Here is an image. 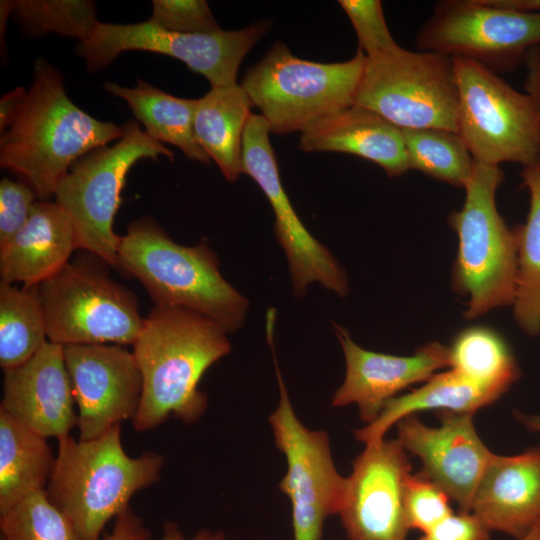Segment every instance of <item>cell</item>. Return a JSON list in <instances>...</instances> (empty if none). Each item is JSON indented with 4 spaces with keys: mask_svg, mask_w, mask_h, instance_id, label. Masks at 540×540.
Listing matches in <instances>:
<instances>
[{
    "mask_svg": "<svg viewBox=\"0 0 540 540\" xmlns=\"http://www.w3.org/2000/svg\"><path fill=\"white\" fill-rule=\"evenodd\" d=\"M227 332L210 318L181 307L154 306L133 343L143 382L142 397L132 425L153 430L173 416L197 422L208 406L200 379L231 351Z\"/></svg>",
    "mask_w": 540,
    "mask_h": 540,
    "instance_id": "obj_1",
    "label": "cell"
},
{
    "mask_svg": "<svg viewBox=\"0 0 540 540\" xmlns=\"http://www.w3.org/2000/svg\"><path fill=\"white\" fill-rule=\"evenodd\" d=\"M122 135V126L99 121L73 103L60 72L38 58L32 85L1 134L0 166L28 184L39 200H48L78 159Z\"/></svg>",
    "mask_w": 540,
    "mask_h": 540,
    "instance_id": "obj_2",
    "label": "cell"
},
{
    "mask_svg": "<svg viewBox=\"0 0 540 540\" xmlns=\"http://www.w3.org/2000/svg\"><path fill=\"white\" fill-rule=\"evenodd\" d=\"M219 268L207 244H178L151 217L131 222L119 239L118 270L136 278L155 306L193 310L233 333L243 327L249 301Z\"/></svg>",
    "mask_w": 540,
    "mask_h": 540,
    "instance_id": "obj_3",
    "label": "cell"
},
{
    "mask_svg": "<svg viewBox=\"0 0 540 540\" xmlns=\"http://www.w3.org/2000/svg\"><path fill=\"white\" fill-rule=\"evenodd\" d=\"M57 440L46 492L80 540H100L106 524L130 507L132 497L161 478L164 457L151 451L129 456L120 424L96 439L75 440L68 435Z\"/></svg>",
    "mask_w": 540,
    "mask_h": 540,
    "instance_id": "obj_4",
    "label": "cell"
},
{
    "mask_svg": "<svg viewBox=\"0 0 540 540\" xmlns=\"http://www.w3.org/2000/svg\"><path fill=\"white\" fill-rule=\"evenodd\" d=\"M503 179L500 166L474 161L463 206L448 217L458 237L452 284L457 294L467 298V319L513 305L515 299L516 231L507 226L496 205Z\"/></svg>",
    "mask_w": 540,
    "mask_h": 540,
    "instance_id": "obj_5",
    "label": "cell"
},
{
    "mask_svg": "<svg viewBox=\"0 0 540 540\" xmlns=\"http://www.w3.org/2000/svg\"><path fill=\"white\" fill-rule=\"evenodd\" d=\"M365 61L358 49L343 62H314L296 57L276 42L247 70L240 85L272 133H302L355 104Z\"/></svg>",
    "mask_w": 540,
    "mask_h": 540,
    "instance_id": "obj_6",
    "label": "cell"
},
{
    "mask_svg": "<svg viewBox=\"0 0 540 540\" xmlns=\"http://www.w3.org/2000/svg\"><path fill=\"white\" fill-rule=\"evenodd\" d=\"M109 265L85 252L37 286L48 341L66 345H133L144 318L135 294Z\"/></svg>",
    "mask_w": 540,
    "mask_h": 540,
    "instance_id": "obj_7",
    "label": "cell"
},
{
    "mask_svg": "<svg viewBox=\"0 0 540 540\" xmlns=\"http://www.w3.org/2000/svg\"><path fill=\"white\" fill-rule=\"evenodd\" d=\"M122 137L112 146L95 149L78 159L60 180L55 202L71 219L77 249L91 253L118 269L120 236L113 222L121 203L128 171L142 159L160 156L174 160L171 150L130 120Z\"/></svg>",
    "mask_w": 540,
    "mask_h": 540,
    "instance_id": "obj_8",
    "label": "cell"
},
{
    "mask_svg": "<svg viewBox=\"0 0 540 540\" xmlns=\"http://www.w3.org/2000/svg\"><path fill=\"white\" fill-rule=\"evenodd\" d=\"M354 105L374 111L401 129L458 133L454 59L401 46L366 57Z\"/></svg>",
    "mask_w": 540,
    "mask_h": 540,
    "instance_id": "obj_9",
    "label": "cell"
},
{
    "mask_svg": "<svg viewBox=\"0 0 540 540\" xmlns=\"http://www.w3.org/2000/svg\"><path fill=\"white\" fill-rule=\"evenodd\" d=\"M458 134L475 162L527 166L539 160L540 112L531 97L480 62L453 57Z\"/></svg>",
    "mask_w": 540,
    "mask_h": 540,
    "instance_id": "obj_10",
    "label": "cell"
},
{
    "mask_svg": "<svg viewBox=\"0 0 540 540\" xmlns=\"http://www.w3.org/2000/svg\"><path fill=\"white\" fill-rule=\"evenodd\" d=\"M269 29L270 22L262 21L239 30L186 34L165 30L148 20L136 24L98 22L78 43L76 53L92 72L107 68L123 52L159 53L182 61L203 75L211 87H219L237 84L242 60Z\"/></svg>",
    "mask_w": 540,
    "mask_h": 540,
    "instance_id": "obj_11",
    "label": "cell"
},
{
    "mask_svg": "<svg viewBox=\"0 0 540 540\" xmlns=\"http://www.w3.org/2000/svg\"><path fill=\"white\" fill-rule=\"evenodd\" d=\"M415 43L420 51L464 57L502 71L540 45V12L500 7L489 0H443L417 31Z\"/></svg>",
    "mask_w": 540,
    "mask_h": 540,
    "instance_id": "obj_12",
    "label": "cell"
},
{
    "mask_svg": "<svg viewBox=\"0 0 540 540\" xmlns=\"http://www.w3.org/2000/svg\"><path fill=\"white\" fill-rule=\"evenodd\" d=\"M274 362L280 399L269 423L287 460L279 489L291 502L293 540H322L326 518L343 507L348 480L335 468L328 434L310 430L298 419L275 356Z\"/></svg>",
    "mask_w": 540,
    "mask_h": 540,
    "instance_id": "obj_13",
    "label": "cell"
},
{
    "mask_svg": "<svg viewBox=\"0 0 540 540\" xmlns=\"http://www.w3.org/2000/svg\"><path fill=\"white\" fill-rule=\"evenodd\" d=\"M270 133L262 115H250L242 140V171L255 180L273 209L274 233L288 262L293 294L302 297L312 283L318 282L344 297L349 292L348 276L332 252L297 216L281 183Z\"/></svg>",
    "mask_w": 540,
    "mask_h": 540,
    "instance_id": "obj_14",
    "label": "cell"
},
{
    "mask_svg": "<svg viewBox=\"0 0 540 540\" xmlns=\"http://www.w3.org/2000/svg\"><path fill=\"white\" fill-rule=\"evenodd\" d=\"M80 440L100 437L138 411L143 382L132 351L117 344L66 345Z\"/></svg>",
    "mask_w": 540,
    "mask_h": 540,
    "instance_id": "obj_15",
    "label": "cell"
},
{
    "mask_svg": "<svg viewBox=\"0 0 540 540\" xmlns=\"http://www.w3.org/2000/svg\"><path fill=\"white\" fill-rule=\"evenodd\" d=\"M352 466L339 512L349 540H406L404 486L411 465L399 440L367 443Z\"/></svg>",
    "mask_w": 540,
    "mask_h": 540,
    "instance_id": "obj_16",
    "label": "cell"
},
{
    "mask_svg": "<svg viewBox=\"0 0 540 540\" xmlns=\"http://www.w3.org/2000/svg\"><path fill=\"white\" fill-rule=\"evenodd\" d=\"M441 424L429 427L414 415L398 421V440L419 457L426 477L454 500L460 511H471L479 481L492 452L476 432L472 413L441 411Z\"/></svg>",
    "mask_w": 540,
    "mask_h": 540,
    "instance_id": "obj_17",
    "label": "cell"
},
{
    "mask_svg": "<svg viewBox=\"0 0 540 540\" xmlns=\"http://www.w3.org/2000/svg\"><path fill=\"white\" fill-rule=\"evenodd\" d=\"M333 328L343 349L346 374L331 404H356L361 420L367 424L399 391L427 381L438 369L449 366V347L439 342H430L411 356H396L366 350L353 341L344 327L334 323Z\"/></svg>",
    "mask_w": 540,
    "mask_h": 540,
    "instance_id": "obj_18",
    "label": "cell"
},
{
    "mask_svg": "<svg viewBox=\"0 0 540 540\" xmlns=\"http://www.w3.org/2000/svg\"><path fill=\"white\" fill-rule=\"evenodd\" d=\"M3 372L0 410L46 439L77 427L64 346L48 341L27 362Z\"/></svg>",
    "mask_w": 540,
    "mask_h": 540,
    "instance_id": "obj_19",
    "label": "cell"
},
{
    "mask_svg": "<svg viewBox=\"0 0 540 540\" xmlns=\"http://www.w3.org/2000/svg\"><path fill=\"white\" fill-rule=\"evenodd\" d=\"M490 530L516 540L540 523V448L492 454L475 491L471 511Z\"/></svg>",
    "mask_w": 540,
    "mask_h": 540,
    "instance_id": "obj_20",
    "label": "cell"
},
{
    "mask_svg": "<svg viewBox=\"0 0 540 540\" xmlns=\"http://www.w3.org/2000/svg\"><path fill=\"white\" fill-rule=\"evenodd\" d=\"M77 249L70 217L56 202L38 200L25 225L0 245V283L36 287Z\"/></svg>",
    "mask_w": 540,
    "mask_h": 540,
    "instance_id": "obj_21",
    "label": "cell"
},
{
    "mask_svg": "<svg viewBox=\"0 0 540 540\" xmlns=\"http://www.w3.org/2000/svg\"><path fill=\"white\" fill-rule=\"evenodd\" d=\"M299 147L306 152L353 154L377 164L390 177L410 170L401 128L357 105L302 132Z\"/></svg>",
    "mask_w": 540,
    "mask_h": 540,
    "instance_id": "obj_22",
    "label": "cell"
},
{
    "mask_svg": "<svg viewBox=\"0 0 540 540\" xmlns=\"http://www.w3.org/2000/svg\"><path fill=\"white\" fill-rule=\"evenodd\" d=\"M253 106L240 84L212 87L197 99L194 135L224 177L236 181L242 171V140Z\"/></svg>",
    "mask_w": 540,
    "mask_h": 540,
    "instance_id": "obj_23",
    "label": "cell"
},
{
    "mask_svg": "<svg viewBox=\"0 0 540 540\" xmlns=\"http://www.w3.org/2000/svg\"><path fill=\"white\" fill-rule=\"evenodd\" d=\"M502 394L480 385L459 372L434 374L420 388L387 401L378 417L356 430V439L365 444L382 440L388 429L418 411L440 410L474 413L497 400Z\"/></svg>",
    "mask_w": 540,
    "mask_h": 540,
    "instance_id": "obj_24",
    "label": "cell"
},
{
    "mask_svg": "<svg viewBox=\"0 0 540 540\" xmlns=\"http://www.w3.org/2000/svg\"><path fill=\"white\" fill-rule=\"evenodd\" d=\"M55 459L46 438L0 410V515L46 490Z\"/></svg>",
    "mask_w": 540,
    "mask_h": 540,
    "instance_id": "obj_25",
    "label": "cell"
},
{
    "mask_svg": "<svg viewBox=\"0 0 540 540\" xmlns=\"http://www.w3.org/2000/svg\"><path fill=\"white\" fill-rule=\"evenodd\" d=\"M103 87L109 94L128 103L151 138L176 146L190 160L210 162L194 135L197 99L170 95L139 78L133 88L111 82L104 83Z\"/></svg>",
    "mask_w": 540,
    "mask_h": 540,
    "instance_id": "obj_26",
    "label": "cell"
},
{
    "mask_svg": "<svg viewBox=\"0 0 540 540\" xmlns=\"http://www.w3.org/2000/svg\"><path fill=\"white\" fill-rule=\"evenodd\" d=\"M524 185L530 206L526 222L515 228L517 236V281L513 315L530 336L540 334V160L524 166Z\"/></svg>",
    "mask_w": 540,
    "mask_h": 540,
    "instance_id": "obj_27",
    "label": "cell"
},
{
    "mask_svg": "<svg viewBox=\"0 0 540 540\" xmlns=\"http://www.w3.org/2000/svg\"><path fill=\"white\" fill-rule=\"evenodd\" d=\"M47 342V324L37 286L19 288L0 283L2 370L24 364Z\"/></svg>",
    "mask_w": 540,
    "mask_h": 540,
    "instance_id": "obj_28",
    "label": "cell"
},
{
    "mask_svg": "<svg viewBox=\"0 0 540 540\" xmlns=\"http://www.w3.org/2000/svg\"><path fill=\"white\" fill-rule=\"evenodd\" d=\"M449 367L500 394L507 391L520 375L504 339L483 326L467 328L455 337L449 347Z\"/></svg>",
    "mask_w": 540,
    "mask_h": 540,
    "instance_id": "obj_29",
    "label": "cell"
},
{
    "mask_svg": "<svg viewBox=\"0 0 540 540\" xmlns=\"http://www.w3.org/2000/svg\"><path fill=\"white\" fill-rule=\"evenodd\" d=\"M401 130L410 170L465 187L474 159L458 133L437 128Z\"/></svg>",
    "mask_w": 540,
    "mask_h": 540,
    "instance_id": "obj_30",
    "label": "cell"
},
{
    "mask_svg": "<svg viewBox=\"0 0 540 540\" xmlns=\"http://www.w3.org/2000/svg\"><path fill=\"white\" fill-rule=\"evenodd\" d=\"M15 18L29 36L54 32L85 40L99 22L96 5L89 0H18Z\"/></svg>",
    "mask_w": 540,
    "mask_h": 540,
    "instance_id": "obj_31",
    "label": "cell"
},
{
    "mask_svg": "<svg viewBox=\"0 0 540 540\" xmlns=\"http://www.w3.org/2000/svg\"><path fill=\"white\" fill-rule=\"evenodd\" d=\"M2 540H80L66 515L36 491L0 515Z\"/></svg>",
    "mask_w": 540,
    "mask_h": 540,
    "instance_id": "obj_32",
    "label": "cell"
},
{
    "mask_svg": "<svg viewBox=\"0 0 540 540\" xmlns=\"http://www.w3.org/2000/svg\"><path fill=\"white\" fill-rule=\"evenodd\" d=\"M450 497L424 474H409L404 486V506L409 529L423 533L452 513Z\"/></svg>",
    "mask_w": 540,
    "mask_h": 540,
    "instance_id": "obj_33",
    "label": "cell"
},
{
    "mask_svg": "<svg viewBox=\"0 0 540 540\" xmlns=\"http://www.w3.org/2000/svg\"><path fill=\"white\" fill-rule=\"evenodd\" d=\"M357 35L359 48L366 57L400 47L387 26L379 0H341L338 2Z\"/></svg>",
    "mask_w": 540,
    "mask_h": 540,
    "instance_id": "obj_34",
    "label": "cell"
},
{
    "mask_svg": "<svg viewBox=\"0 0 540 540\" xmlns=\"http://www.w3.org/2000/svg\"><path fill=\"white\" fill-rule=\"evenodd\" d=\"M152 24L172 32L212 34L221 30L204 0H154Z\"/></svg>",
    "mask_w": 540,
    "mask_h": 540,
    "instance_id": "obj_35",
    "label": "cell"
},
{
    "mask_svg": "<svg viewBox=\"0 0 540 540\" xmlns=\"http://www.w3.org/2000/svg\"><path fill=\"white\" fill-rule=\"evenodd\" d=\"M35 191L23 181L3 178L0 182V245L9 241L27 222L38 201Z\"/></svg>",
    "mask_w": 540,
    "mask_h": 540,
    "instance_id": "obj_36",
    "label": "cell"
},
{
    "mask_svg": "<svg viewBox=\"0 0 540 540\" xmlns=\"http://www.w3.org/2000/svg\"><path fill=\"white\" fill-rule=\"evenodd\" d=\"M419 540H490V530L472 512H452Z\"/></svg>",
    "mask_w": 540,
    "mask_h": 540,
    "instance_id": "obj_37",
    "label": "cell"
},
{
    "mask_svg": "<svg viewBox=\"0 0 540 540\" xmlns=\"http://www.w3.org/2000/svg\"><path fill=\"white\" fill-rule=\"evenodd\" d=\"M102 540H150L143 520L129 507L116 517L112 531Z\"/></svg>",
    "mask_w": 540,
    "mask_h": 540,
    "instance_id": "obj_38",
    "label": "cell"
},
{
    "mask_svg": "<svg viewBox=\"0 0 540 540\" xmlns=\"http://www.w3.org/2000/svg\"><path fill=\"white\" fill-rule=\"evenodd\" d=\"M526 76L524 90L540 112V45L531 48L525 55Z\"/></svg>",
    "mask_w": 540,
    "mask_h": 540,
    "instance_id": "obj_39",
    "label": "cell"
},
{
    "mask_svg": "<svg viewBox=\"0 0 540 540\" xmlns=\"http://www.w3.org/2000/svg\"><path fill=\"white\" fill-rule=\"evenodd\" d=\"M27 91L24 87H16L0 99V132L9 127L23 102Z\"/></svg>",
    "mask_w": 540,
    "mask_h": 540,
    "instance_id": "obj_40",
    "label": "cell"
},
{
    "mask_svg": "<svg viewBox=\"0 0 540 540\" xmlns=\"http://www.w3.org/2000/svg\"><path fill=\"white\" fill-rule=\"evenodd\" d=\"M157 540H186L184 534L173 521H166L162 527V535ZM189 540H227L222 531L202 529Z\"/></svg>",
    "mask_w": 540,
    "mask_h": 540,
    "instance_id": "obj_41",
    "label": "cell"
},
{
    "mask_svg": "<svg viewBox=\"0 0 540 540\" xmlns=\"http://www.w3.org/2000/svg\"><path fill=\"white\" fill-rule=\"evenodd\" d=\"M492 4L509 9L540 12V0H489Z\"/></svg>",
    "mask_w": 540,
    "mask_h": 540,
    "instance_id": "obj_42",
    "label": "cell"
},
{
    "mask_svg": "<svg viewBox=\"0 0 540 540\" xmlns=\"http://www.w3.org/2000/svg\"><path fill=\"white\" fill-rule=\"evenodd\" d=\"M515 417L528 430L540 433V414L516 412Z\"/></svg>",
    "mask_w": 540,
    "mask_h": 540,
    "instance_id": "obj_43",
    "label": "cell"
},
{
    "mask_svg": "<svg viewBox=\"0 0 540 540\" xmlns=\"http://www.w3.org/2000/svg\"><path fill=\"white\" fill-rule=\"evenodd\" d=\"M14 12V1H1L0 4V38L1 46L3 45V37L5 35L6 23L8 16Z\"/></svg>",
    "mask_w": 540,
    "mask_h": 540,
    "instance_id": "obj_44",
    "label": "cell"
},
{
    "mask_svg": "<svg viewBox=\"0 0 540 540\" xmlns=\"http://www.w3.org/2000/svg\"><path fill=\"white\" fill-rule=\"evenodd\" d=\"M520 540H540V523Z\"/></svg>",
    "mask_w": 540,
    "mask_h": 540,
    "instance_id": "obj_45",
    "label": "cell"
},
{
    "mask_svg": "<svg viewBox=\"0 0 540 540\" xmlns=\"http://www.w3.org/2000/svg\"><path fill=\"white\" fill-rule=\"evenodd\" d=\"M539 160H540V153H539Z\"/></svg>",
    "mask_w": 540,
    "mask_h": 540,
    "instance_id": "obj_46",
    "label": "cell"
},
{
    "mask_svg": "<svg viewBox=\"0 0 540 540\" xmlns=\"http://www.w3.org/2000/svg\"><path fill=\"white\" fill-rule=\"evenodd\" d=\"M0 540H2V539H0Z\"/></svg>",
    "mask_w": 540,
    "mask_h": 540,
    "instance_id": "obj_47",
    "label": "cell"
}]
</instances>
